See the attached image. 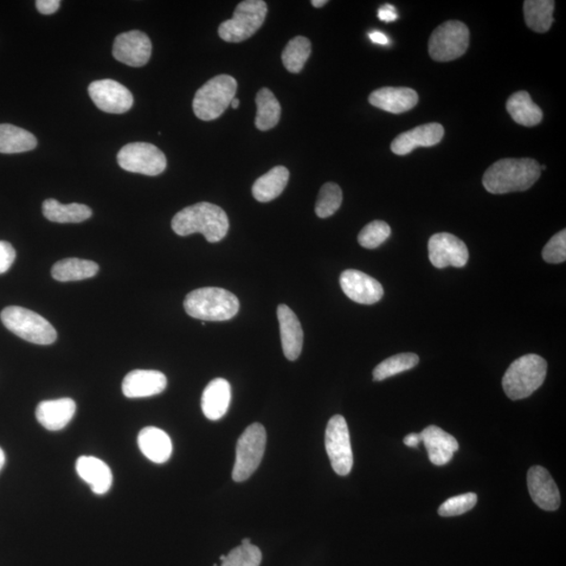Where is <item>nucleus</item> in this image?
<instances>
[{"label":"nucleus","instance_id":"obj_1","mask_svg":"<svg viewBox=\"0 0 566 566\" xmlns=\"http://www.w3.org/2000/svg\"><path fill=\"white\" fill-rule=\"evenodd\" d=\"M542 176L540 165L532 159H504L488 167L482 184L492 195L530 189Z\"/></svg>","mask_w":566,"mask_h":566},{"label":"nucleus","instance_id":"obj_2","mask_svg":"<svg viewBox=\"0 0 566 566\" xmlns=\"http://www.w3.org/2000/svg\"><path fill=\"white\" fill-rule=\"evenodd\" d=\"M171 227L179 236L202 233L209 242H218L228 233L229 218L218 205L198 203L179 211L173 217Z\"/></svg>","mask_w":566,"mask_h":566},{"label":"nucleus","instance_id":"obj_3","mask_svg":"<svg viewBox=\"0 0 566 566\" xmlns=\"http://www.w3.org/2000/svg\"><path fill=\"white\" fill-rule=\"evenodd\" d=\"M240 300L227 289L203 288L195 289L184 301L186 313L203 321H227L240 311Z\"/></svg>","mask_w":566,"mask_h":566},{"label":"nucleus","instance_id":"obj_4","mask_svg":"<svg viewBox=\"0 0 566 566\" xmlns=\"http://www.w3.org/2000/svg\"><path fill=\"white\" fill-rule=\"evenodd\" d=\"M548 364L538 355H525L514 361L503 378L506 395L513 401L523 400L535 392L546 378Z\"/></svg>","mask_w":566,"mask_h":566},{"label":"nucleus","instance_id":"obj_5","mask_svg":"<svg viewBox=\"0 0 566 566\" xmlns=\"http://www.w3.org/2000/svg\"><path fill=\"white\" fill-rule=\"evenodd\" d=\"M237 82L229 75H220L210 79L196 94L193 112L203 121L220 118L235 98Z\"/></svg>","mask_w":566,"mask_h":566},{"label":"nucleus","instance_id":"obj_6","mask_svg":"<svg viewBox=\"0 0 566 566\" xmlns=\"http://www.w3.org/2000/svg\"><path fill=\"white\" fill-rule=\"evenodd\" d=\"M4 325L28 342L50 345L57 340V332L47 319L21 306H8L0 315Z\"/></svg>","mask_w":566,"mask_h":566},{"label":"nucleus","instance_id":"obj_7","mask_svg":"<svg viewBox=\"0 0 566 566\" xmlns=\"http://www.w3.org/2000/svg\"><path fill=\"white\" fill-rule=\"evenodd\" d=\"M268 5L262 0H246L237 5L233 17L218 29L223 41L242 42L252 37L266 21Z\"/></svg>","mask_w":566,"mask_h":566},{"label":"nucleus","instance_id":"obj_8","mask_svg":"<svg viewBox=\"0 0 566 566\" xmlns=\"http://www.w3.org/2000/svg\"><path fill=\"white\" fill-rule=\"evenodd\" d=\"M267 445V433L261 424L255 423L243 431L236 445L233 478L236 482L247 480L260 465Z\"/></svg>","mask_w":566,"mask_h":566},{"label":"nucleus","instance_id":"obj_9","mask_svg":"<svg viewBox=\"0 0 566 566\" xmlns=\"http://www.w3.org/2000/svg\"><path fill=\"white\" fill-rule=\"evenodd\" d=\"M470 33L465 23L449 21L437 27L431 34L428 49L434 60L448 62L466 53Z\"/></svg>","mask_w":566,"mask_h":566},{"label":"nucleus","instance_id":"obj_10","mask_svg":"<svg viewBox=\"0 0 566 566\" xmlns=\"http://www.w3.org/2000/svg\"><path fill=\"white\" fill-rule=\"evenodd\" d=\"M117 160L122 169L150 177L160 175L167 167L165 154L157 146L143 142L122 147Z\"/></svg>","mask_w":566,"mask_h":566},{"label":"nucleus","instance_id":"obj_11","mask_svg":"<svg viewBox=\"0 0 566 566\" xmlns=\"http://www.w3.org/2000/svg\"><path fill=\"white\" fill-rule=\"evenodd\" d=\"M325 448L333 471L349 475L353 465L351 435L342 415H333L325 431Z\"/></svg>","mask_w":566,"mask_h":566},{"label":"nucleus","instance_id":"obj_12","mask_svg":"<svg viewBox=\"0 0 566 566\" xmlns=\"http://www.w3.org/2000/svg\"><path fill=\"white\" fill-rule=\"evenodd\" d=\"M429 260L436 269L462 268L467 265L466 243L450 233H437L428 242Z\"/></svg>","mask_w":566,"mask_h":566},{"label":"nucleus","instance_id":"obj_13","mask_svg":"<svg viewBox=\"0 0 566 566\" xmlns=\"http://www.w3.org/2000/svg\"><path fill=\"white\" fill-rule=\"evenodd\" d=\"M88 94L96 106L108 114H124L130 111L133 105V96L130 89L111 79L91 83Z\"/></svg>","mask_w":566,"mask_h":566},{"label":"nucleus","instance_id":"obj_14","mask_svg":"<svg viewBox=\"0 0 566 566\" xmlns=\"http://www.w3.org/2000/svg\"><path fill=\"white\" fill-rule=\"evenodd\" d=\"M152 44L143 32L131 31L115 38L113 54L115 59L126 66L140 68L150 61Z\"/></svg>","mask_w":566,"mask_h":566},{"label":"nucleus","instance_id":"obj_15","mask_svg":"<svg viewBox=\"0 0 566 566\" xmlns=\"http://www.w3.org/2000/svg\"><path fill=\"white\" fill-rule=\"evenodd\" d=\"M340 286L347 297L360 305H375L384 295L381 283L357 269H346L341 274Z\"/></svg>","mask_w":566,"mask_h":566},{"label":"nucleus","instance_id":"obj_16","mask_svg":"<svg viewBox=\"0 0 566 566\" xmlns=\"http://www.w3.org/2000/svg\"><path fill=\"white\" fill-rule=\"evenodd\" d=\"M527 488L531 498L540 509L556 511L561 506V492L546 469L534 466L527 472Z\"/></svg>","mask_w":566,"mask_h":566},{"label":"nucleus","instance_id":"obj_17","mask_svg":"<svg viewBox=\"0 0 566 566\" xmlns=\"http://www.w3.org/2000/svg\"><path fill=\"white\" fill-rule=\"evenodd\" d=\"M443 125L429 123L405 132L391 143V151L397 156H406L417 147H431L439 144L443 137Z\"/></svg>","mask_w":566,"mask_h":566},{"label":"nucleus","instance_id":"obj_18","mask_svg":"<svg viewBox=\"0 0 566 566\" xmlns=\"http://www.w3.org/2000/svg\"><path fill=\"white\" fill-rule=\"evenodd\" d=\"M167 388V378L158 370H137L131 371L122 383V390L126 397L141 398L153 397Z\"/></svg>","mask_w":566,"mask_h":566},{"label":"nucleus","instance_id":"obj_19","mask_svg":"<svg viewBox=\"0 0 566 566\" xmlns=\"http://www.w3.org/2000/svg\"><path fill=\"white\" fill-rule=\"evenodd\" d=\"M369 101L372 106L398 114L413 109L419 102V96L408 87H382L372 92Z\"/></svg>","mask_w":566,"mask_h":566},{"label":"nucleus","instance_id":"obj_20","mask_svg":"<svg viewBox=\"0 0 566 566\" xmlns=\"http://www.w3.org/2000/svg\"><path fill=\"white\" fill-rule=\"evenodd\" d=\"M283 353L289 361L300 356L304 346V331L296 314L286 305L278 308Z\"/></svg>","mask_w":566,"mask_h":566},{"label":"nucleus","instance_id":"obj_21","mask_svg":"<svg viewBox=\"0 0 566 566\" xmlns=\"http://www.w3.org/2000/svg\"><path fill=\"white\" fill-rule=\"evenodd\" d=\"M422 442L426 447L430 461L435 466H443L452 460L459 449L455 437L440 427L429 426L420 434Z\"/></svg>","mask_w":566,"mask_h":566},{"label":"nucleus","instance_id":"obj_22","mask_svg":"<svg viewBox=\"0 0 566 566\" xmlns=\"http://www.w3.org/2000/svg\"><path fill=\"white\" fill-rule=\"evenodd\" d=\"M76 403L72 398L63 397L58 400L43 401L36 409L37 421L50 431L61 430L73 420Z\"/></svg>","mask_w":566,"mask_h":566},{"label":"nucleus","instance_id":"obj_23","mask_svg":"<svg viewBox=\"0 0 566 566\" xmlns=\"http://www.w3.org/2000/svg\"><path fill=\"white\" fill-rule=\"evenodd\" d=\"M76 471L91 487L95 494H105L113 485L111 468L94 456H81L76 462Z\"/></svg>","mask_w":566,"mask_h":566},{"label":"nucleus","instance_id":"obj_24","mask_svg":"<svg viewBox=\"0 0 566 566\" xmlns=\"http://www.w3.org/2000/svg\"><path fill=\"white\" fill-rule=\"evenodd\" d=\"M230 403L231 386L227 379H215L203 392L202 410L208 420H221L227 414Z\"/></svg>","mask_w":566,"mask_h":566},{"label":"nucleus","instance_id":"obj_25","mask_svg":"<svg viewBox=\"0 0 566 566\" xmlns=\"http://www.w3.org/2000/svg\"><path fill=\"white\" fill-rule=\"evenodd\" d=\"M138 443L142 453L156 464H164L172 454L173 447L169 435L157 427L142 429Z\"/></svg>","mask_w":566,"mask_h":566},{"label":"nucleus","instance_id":"obj_26","mask_svg":"<svg viewBox=\"0 0 566 566\" xmlns=\"http://www.w3.org/2000/svg\"><path fill=\"white\" fill-rule=\"evenodd\" d=\"M289 172L283 166H276L260 177L253 185L252 193L256 201L268 203L278 198L286 189Z\"/></svg>","mask_w":566,"mask_h":566},{"label":"nucleus","instance_id":"obj_27","mask_svg":"<svg viewBox=\"0 0 566 566\" xmlns=\"http://www.w3.org/2000/svg\"><path fill=\"white\" fill-rule=\"evenodd\" d=\"M507 111L517 124L532 127L542 122V109L532 101L529 93L521 91L513 94L507 101Z\"/></svg>","mask_w":566,"mask_h":566},{"label":"nucleus","instance_id":"obj_28","mask_svg":"<svg viewBox=\"0 0 566 566\" xmlns=\"http://www.w3.org/2000/svg\"><path fill=\"white\" fill-rule=\"evenodd\" d=\"M44 217L50 222L59 224L82 223L91 218V208L82 204L63 205L54 198L46 199L42 204Z\"/></svg>","mask_w":566,"mask_h":566},{"label":"nucleus","instance_id":"obj_29","mask_svg":"<svg viewBox=\"0 0 566 566\" xmlns=\"http://www.w3.org/2000/svg\"><path fill=\"white\" fill-rule=\"evenodd\" d=\"M99 271L98 263L79 259H67L55 263L51 278L57 281H79L94 278Z\"/></svg>","mask_w":566,"mask_h":566},{"label":"nucleus","instance_id":"obj_30","mask_svg":"<svg viewBox=\"0 0 566 566\" xmlns=\"http://www.w3.org/2000/svg\"><path fill=\"white\" fill-rule=\"evenodd\" d=\"M33 133L11 124H0V153H22L35 150Z\"/></svg>","mask_w":566,"mask_h":566},{"label":"nucleus","instance_id":"obj_31","mask_svg":"<svg viewBox=\"0 0 566 566\" xmlns=\"http://www.w3.org/2000/svg\"><path fill=\"white\" fill-rule=\"evenodd\" d=\"M554 10L555 2L552 0H526L524 12L527 27L537 33H545L554 23Z\"/></svg>","mask_w":566,"mask_h":566},{"label":"nucleus","instance_id":"obj_32","mask_svg":"<svg viewBox=\"0 0 566 566\" xmlns=\"http://www.w3.org/2000/svg\"><path fill=\"white\" fill-rule=\"evenodd\" d=\"M257 114L255 125L261 132L272 130L278 124L281 106L269 88H262L256 96Z\"/></svg>","mask_w":566,"mask_h":566},{"label":"nucleus","instance_id":"obj_33","mask_svg":"<svg viewBox=\"0 0 566 566\" xmlns=\"http://www.w3.org/2000/svg\"><path fill=\"white\" fill-rule=\"evenodd\" d=\"M312 51L311 42L304 36L293 38L282 51L283 66L289 73L298 74L304 68Z\"/></svg>","mask_w":566,"mask_h":566},{"label":"nucleus","instance_id":"obj_34","mask_svg":"<svg viewBox=\"0 0 566 566\" xmlns=\"http://www.w3.org/2000/svg\"><path fill=\"white\" fill-rule=\"evenodd\" d=\"M419 362L420 358L415 353H398V355L384 360L382 363L377 366L372 372L374 381H383L385 379L413 370Z\"/></svg>","mask_w":566,"mask_h":566},{"label":"nucleus","instance_id":"obj_35","mask_svg":"<svg viewBox=\"0 0 566 566\" xmlns=\"http://www.w3.org/2000/svg\"><path fill=\"white\" fill-rule=\"evenodd\" d=\"M342 201V190L339 186L334 183H326L319 192L315 211L320 218L330 217L336 214Z\"/></svg>","mask_w":566,"mask_h":566},{"label":"nucleus","instance_id":"obj_36","mask_svg":"<svg viewBox=\"0 0 566 566\" xmlns=\"http://www.w3.org/2000/svg\"><path fill=\"white\" fill-rule=\"evenodd\" d=\"M390 234L388 224L375 221L366 224L358 236V242L365 249H376L388 241Z\"/></svg>","mask_w":566,"mask_h":566},{"label":"nucleus","instance_id":"obj_37","mask_svg":"<svg viewBox=\"0 0 566 566\" xmlns=\"http://www.w3.org/2000/svg\"><path fill=\"white\" fill-rule=\"evenodd\" d=\"M261 559V552L257 546L241 544L229 552L222 566H260Z\"/></svg>","mask_w":566,"mask_h":566},{"label":"nucleus","instance_id":"obj_38","mask_svg":"<svg viewBox=\"0 0 566 566\" xmlns=\"http://www.w3.org/2000/svg\"><path fill=\"white\" fill-rule=\"evenodd\" d=\"M478 503L475 493H466L449 498L439 507V514L443 517L459 516L470 511Z\"/></svg>","mask_w":566,"mask_h":566},{"label":"nucleus","instance_id":"obj_39","mask_svg":"<svg viewBox=\"0 0 566 566\" xmlns=\"http://www.w3.org/2000/svg\"><path fill=\"white\" fill-rule=\"evenodd\" d=\"M543 257L549 263H562L566 260V231L552 236L543 251Z\"/></svg>","mask_w":566,"mask_h":566},{"label":"nucleus","instance_id":"obj_40","mask_svg":"<svg viewBox=\"0 0 566 566\" xmlns=\"http://www.w3.org/2000/svg\"><path fill=\"white\" fill-rule=\"evenodd\" d=\"M15 259L16 252L12 244L0 241V274L8 272Z\"/></svg>","mask_w":566,"mask_h":566},{"label":"nucleus","instance_id":"obj_41","mask_svg":"<svg viewBox=\"0 0 566 566\" xmlns=\"http://www.w3.org/2000/svg\"><path fill=\"white\" fill-rule=\"evenodd\" d=\"M61 2L59 0H38L36 8L44 15L53 14L59 9Z\"/></svg>","mask_w":566,"mask_h":566},{"label":"nucleus","instance_id":"obj_42","mask_svg":"<svg viewBox=\"0 0 566 566\" xmlns=\"http://www.w3.org/2000/svg\"><path fill=\"white\" fill-rule=\"evenodd\" d=\"M378 17L384 23H391L397 21V13L394 5L386 4L379 9Z\"/></svg>","mask_w":566,"mask_h":566},{"label":"nucleus","instance_id":"obj_43","mask_svg":"<svg viewBox=\"0 0 566 566\" xmlns=\"http://www.w3.org/2000/svg\"><path fill=\"white\" fill-rule=\"evenodd\" d=\"M369 37L372 42L381 44V46H388L389 43V38L379 31L370 32Z\"/></svg>","mask_w":566,"mask_h":566},{"label":"nucleus","instance_id":"obj_44","mask_svg":"<svg viewBox=\"0 0 566 566\" xmlns=\"http://www.w3.org/2000/svg\"><path fill=\"white\" fill-rule=\"evenodd\" d=\"M420 443H422L421 434H408L404 439L405 445L411 448H416L417 446L420 445Z\"/></svg>","mask_w":566,"mask_h":566},{"label":"nucleus","instance_id":"obj_45","mask_svg":"<svg viewBox=\"0 0 566 566\" xmlns=\"http://www.w3.org/2000/svg\"><path fill=\"white\" fill-rule=\"evenodd\" d=\"M327 4L326 0H313L312 5L315 8H323Z\"/></svg>","mask_w":566,"mask_h":566},{"label":"nucleus","instance_id":"obj_46","mask_svg":"<svg viewBox=\"0 0 566 566\" xmlns=\"http://www.w3.org/2000/svg\"><path fill=\"white\" fill-rule=\"evenodd\" d=\"M5 464V455L4 450L0 448V471H2V469L4 468Z\"/></svg>","mask_w":566,"mask_h":566},{"label":"nucleus","instance_id":"obj_47","mask_svg":"<svg viewBox=\"0 0 566 566\" xmlns=\"http://www.w3.org/2000/svg\"><path fill=\"white\" fill-rule=\"evenodd\" d=\"M231 106H233L234 109H237L238 106H240V100L234 98L233 102H231Z\"/></svg>","mask_w":566,"mask_h":566},{"label":"nucleus","instance_id":"obj_48","mask_svg":"<svg viewBox=\"0 0 566 566\" xmlns=\"http://www.w3.org/2000/svg\"><path fill=\"white\" fill-rule=\"evenodd\" d=\"M242 544L243 545H248L251 544V539L250 538H244L242 542Z\"/></svg>","mask_w":566,"mask_h":566},{"label":"nucleus","instance_id":"obj_49","mask_svg":"<svg viewBox=\"0 0 566 566\" xmlns=\"http://www.w3.org/2000/svg\"><path fill=\"white\" fill-rule=\"evenodd\" d=\"M220 559H221V561H224V559H226V556L222 555V556L220 557Z\"/></svg>","mask_w":566,"mask_h":566},{"label":"nucleus","instance_id":"obj_50","mask_svg":"<svg viewBox=\"0 0 566 566\" xmlns=\"http://www.w3.org/2000/svg\"><path fill=\"white\" fill-rule=\"evenodd\" d=\"M214 566H218L217 564H215Z\"/></svg>","mask_w":566,"mask_h":566}]
</instances>
